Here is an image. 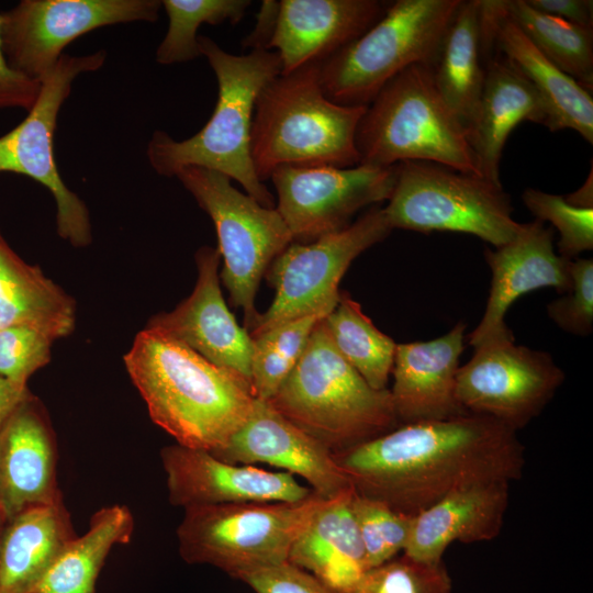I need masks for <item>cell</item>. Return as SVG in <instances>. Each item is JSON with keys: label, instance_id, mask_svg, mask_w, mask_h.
<instances>
[{"label": "cell", "instance_id": "obj_1", "mask_svg": "<svg viewBox=\"0 0 593 593\" xmlns=\"http://www.w3.org/2000/svg\"><path fill=\"white\" fill-rule=\"evenodd\" d=\"M333 456L356 493L412 516L471 484L518 480L525 465L517 432L472 413L401 424Z\"/></svg>", "mask_w": 593, "mask_h": 593}, {"label": "cell", "instance_id": "obj_2", "mask_svg": "<svg viewBox=\"0 0 593 593\" xmlns=\"http://www.w3.org/2000/svg\"><path fill=\"white\" fill-rule=\"evenodd\" d=\"M124 363L152 421L181 446L219 450L253 411L244 382L157 331H141Z\"/></svg>", "mask_w": 593, "mask_h": 593}, {"label": "cell", "instance_id": "obj_3", "mask_svg": "<svg viewBox=\"0 0 593 593\" xmlns=\"http://www.w3.org/2000/svg\"><path fill=\"white\" fill-rule=\"evenodd\" d=\"M198 42L217 81L214 111L206 124L187 139L176 141L165 131H155L146 147L148 163L155 172L166 177L186 167L219 171L237 181L261 205L275 208L273 195L255 171L250 134L259 92L282 72L280 57L269 49L233 55L204 35H199Z\"/></svg>", "mask_w": 593, "mask_h": 593}, {"label": "cell", "instance_id": "obj_4", "mask_svg": "<svg viewBox=\"0 0 593 593\" xmlns=\"http://www.w3.org/2000/svg\"><path fill=\"white\" fill-rule=\"evenodd\" d=\"M337 454L400 425L389 389L371 388L337 350L324 322L313 328L298 363L267 401Z\"/></svg>", "mask_w": 593, "mask_h": 593}, {"label": "cell", "instance_id": "obj_5", "mask_svg": "<svg viewBox=\"0 0 593 593\" xmlns=\"http://www.w3.org/2000/svg\"><path fill=\"white\" fill-rule=\"evenodd\" d=\"M320 64L281 74L259 92L250 134V153L264 182L280 166L359 165L356 131L367 107L327 99Z\"/></svg>", "mask_w": 593, "mask_h": 593}, {"label": "cell", "instance_id": "obj_6", "mask_svg": "<svg viewBox=\"0 0 593 593\" xmlns=\"http://www.w3.org/2000/svg\"><path fill=\"white\" fill-rule=\"evenodd\" d=\"M355 143L359 165L430 161L482 177L465 128L424 64L407 67L380 90L358 123Z\"/></svg>", "mask_w": 593, "mask_h": 593}, {"label": "cell", "instance_id": "obj_7", "mask_svg": "<svg viewBox=\"0 0 593 593\" xmlns=\"http://www.w3.org/2000/svg\"><path fill=\"white\" fill-rule=\"evenodd\" d=\"M461 0H396L359 37L320 64L327 99L368 107L396 75L428 65Z\"/></svg>", "mask_w": 593, "mask_h": 593}, {"label": "cell", "instance_id": "obj_8", "mask_svg": "<svg viewBox=\"0 0 593 593\" xmlns=\"http://www.w3.org/2000/svg\"><path fill=\"white\" fill-rule=\"evenodd\" d=\"M324 499L246 502L184 508L177 528L187 563L211 564L232 578L288 561L290 549Z\"/></svg>", "mask_w": 593, "mask_h": 593}, {"label": "cell", "instance_id": "obj_9", "mask_svg": "<svg viewBox=\"0 0 593 593\" xmlns=\"http://www.w3.org/2000/svg\"><path fill=\"white\" fill-rule=\"evenodd\" d=\"M388 201L383 212L392 230L460 232L500 247L521 226L502 186L430 161L395 164V183Z\"/></svg>", "mask_w": 593, "mask_h": 593}, {"label": "cell", "instance_id": "obj_10", "mask_svg": "<svg viewBox=\"0 0 593 593\" xmlns=\"http://www.w3.org/2000/svg\"><path fill=\"white\" fill-rule=\"evenodd\" d=\"M175 177L214 223L224 262L221 279L232 304L244 311L249 332L260 314L255 306L260 280L293 242L292 235L276 208H266L240 192L219 171L186 167Z\"/></svg>", "mask_w": 593, "mask_h": 593}, {"label": "cell", "instance_id": "obj_11", "mask_svg": "<svg viewBox=\"0 0 593 593\" xmlns=\"http://www.w3.org/2000/svg\"><path fill=\"white\" fill-rule=\"evenodd\" d=\"M391 231L383 208L372 205L339 232L307 244L292 242L265 273L276 294L249 335L306 315L326 317L338 303L339 282L353 260Z\"/></svg>", "mask_w": 593, "mask_h": 593}, {"label": "cell", "instance_id": "obj_12", "mask_svg": "<svg viewBox=\"0 0 593 593\" xmlns=\"http://www.w3.org/2000/svg\"><path fill=\"white\" fill-rule=\"evenodd\" d=\"M105 59L104 49L81 56L63 54L42 82L38 98L26 118L0 136V174L23 175L44 186L56 204L58 236L77 248L92 242L90 214L86 203L60 177L53 139L58 113L70 94L72 82L82 74L99 70Z\"/></svg>", "mask_w": 593, "mask_h": 593}, {"label": "cell", "instance_id": "obj_13", "mask_svg": "<svg viewBox=\"0 0 593 593\" xmlns=\"http://www.w3.org/2000/svg\"><path fill=\"white\" fill-rule=\"evenodd\" d=\"M459 367L456 399L467 412L517 432L536 418L564 381L550 354L515 345L513 334L477 345Z\"/></svg>", "mask_w": 593, "mask_h": 593}, {"label": "cell", "instance_id": "obj_14", "mask_svg": "<svg viewBox=\"0 0 593 593\" xmlns=\"http://www.w3.org/2000/svg\"><path fill=\"white\" fill-rule=\"evenodd\" d=\"M159 0H22L1 12V41L8 63L43 82L63 49L102 26L156 22Z\"/></svg>", "mask_w": 593, "mask_h": 593}, {"label": "cell", "instance_id": "obj_15", "mask_svg": "<svg viewBox=\"0 0 593 593\" xmlns=\"http://www.w3.org/2000/svg\"><path fill=\"white\" fill-rule=\"evenodd\" d=\"M269 179L277 192L276 210L293 242L307 244L346 228L362 208L389 200L395 165H287L275 169Z\"/></svg>", "mask_w": 593, "mask_h": 593}, {"label": "cell", "instance_id": "obj_16", "mask_svg": "<svg viewBox=\"0 0 593 593\" xmlns=\"http://www.w3.org/2000/svg\"><path fill=\"white\" fill-rule=\"evenodd\" d=\"M220 259L217 248L201 247L195 254L198 279L192 293L172 311L152 316L146 328L186 345L250 389L251 337L224 301Z\"/></svg>", "mask_w": 593, "mask_h": 593}, {"label": "cell", "instance_id": "obj_17", "mask_svg": "<svg viewBox=\"0 0 593 593\" xmlns=\"http://www.w3.org/2000/svg\"><path fill=\"white\" fill-rule=\"evenodd\" d=\"M169 502L183 508L246 502H298L312 495L294 475L226 462L179 444L160 450Z\"/></svg>", "mask_w": 593, "mask_h": 593}, {"label": "cell", "instance_id": "obj_18", "mask_svg": "<svg viewBox=\"0 0 593 593\" xmlns=\"http://www.w3.org/2000/svg\"><path fill=\"white\" fill-rule=\"evenodd\" d=\"M211 454L231 463H266L283 469L304 479L324 499L351 488L333 454L267 401L255 399L247 421L223 448Z\"/></svg>", "mask_w": 593, "mask_h": 593}, {"label": "cell", "instance_id": "obj_19", "mask_svg": "<svg viewBox=\"0 0 593 593\" xmlns=\"http://www.w3.org/2000/svg\"><path fill=\"white\" fill-rule=\"evenodd\" d=\"M494 248L484 251L492 279L484 314L469 335L473 347L489 338L512 334L504 317L523 294L548 287L564 293L571 287V260L555 251L552 230L544 222L521 223L512 240Z\"/></svg>", "mask_w": 593, "mask_h": 593}, {"label": "cell", "instance_id": "obj_20", "mask_svg": "<svg viewBox=\"0 0 593 593\" xmlns=\"http://www.w3.org/2000/svg\"><path fill=\"white\" fill-rule=\"evenodd\" d=\"M480 22L484 60L497 52L518 68L545 105V126L574 130L593 144L592 92L538 51L505 14L501 0H480Z\"/></svg>", "mask_w": 593, "mask_h": 593}, {"label": "cell", "instance_id": "obj_21", "mask_svg": "<svg viewBox=\"0 0 593 593\" xmlns=\"http://www.w3.org/2000/svg\"><path fill=\"white\" fill-rule=\"evenodd\" d=\"M269 49L275 48L281 74L322 64L359 37L385 12L378 0H282Z\"/></svg>", "mask_w": 593, "mask_h": 593}, {"label": "cell", "instance_id": "obj_22", "mask_svg": "<svg viewBox=\"0 0 593 593\" xmlns=\"http://www.w3.org/2000/svg\"><path fill=\"white\" fill-rule=\"evenodd\" d=\"M466 328L459 322L438 338L396 344L390 393L400 425L467 414L456 399Z\"/></svg>", "mask_w": 593, "mask_h": 593}, {"label": "cell", "instance_id": "obj_23", "mask_svg": "<svg viewBox=\"0 0 593 593\" xmlns=\"http://www.w3.org/2000/svg\"><path fill=\"white\" fill-rule=\"evenodd\" d=\"M56 460L51 426L32 395L0 428V511L7 521L61 499Z\"/></svg>", "mask_w": 593, "mask_h": 593}, {"label": "cell", "instance_id": "obj_24", "mask_svg": "<svg viewBox=\"0 0 593 593\" xmlns=\"http://www.w3.org/2000/svg\"><path fill=\"white\" fill-rule=\"evenodd\" d=\"M511 483L491 480L471 484L415 515L403 553L424 562L438 563L455 541L472 544L496 538L510 503Z\"/></svg>", "mask_w": 593, "mask_h": 593}, {"label": "cell", "instance_id": "obj_25", "mask_svg": "<svg viewBox=\"0 0 593 593\" xmlns=\"http://www.w3.org/2000/svg\"><path fill=\"white\" fill-rule=\"evenodd\" d=\"M523 121L545 125V105L534 87L504 55L485 63V79L467 138L480 175L502 186L500 164L505 142Z\"/></svg>", "mask_w": 593, "mask_h": 593}, {"label": "cell", "instance_id": "obj_26", "mask_svg": "<svg viewBox=\"0 0 593 593\" xmlns=\"http://www.w3.org/2000/svg\"><path fill=\"white\" fill-rule=\"evenodd\" d=\"M353 486L327 499L293 542L288 562L311 573L333 593H345L368 570L350 507Z\"/></svg>", "mask_w": 593, "mask_h": 593}, {"label": "cell", "instance_id": "obj_27", "mask_svg": "<svg viewBox=\"0 0 593 593\" xmlns=\"http://www.w3.org/2000/svg\"><path fill=\"white\" fill-rule=\"evenodd\" d=\"M75 537L61 499L7 521L0 548V593H33Z\"/></svg>", "mask_w": 593, "mask_h": 593}, {"label": "cell", "instance_id": "obj_28", "mask_svg": "<svg viewBox=\"0 0 593 593\" xmlns=\"http://www.w3.org/2000/svg\"><path fill=\"white\" fill-rule=\"evenodd\" d=\"M427 67L438 93L467 134L485 79L480 0L460 1Z\"/></svg>", "mask_w": 593, "mask_h": 593}, {"label": "cell", "instance_id": "obj_29", "mask_svg": "<svg viewBox=\"0 0 593 593\" xmlns=\"http://www.w3.org/2000/svg\"><path fill=\"white\" fill-rule=\"evenodd\" d=\"M75 301L0 236V328L27 326L56 340L72 333Z\"/></svg>", "mask_w": 593, "mask_h": 593}, {"label": "cell", "instance_id": "obj_30", "mask_svg": "<svg viewBox=\"0 0 593 593\" xmlns=\"http://www.w3.org/2000/svg\"><path fill=\"white\" fill-rule=\"evenodd\" d=\"M134 518L126 506L96 512L88 530L61 551L33 593H94L98 574L114 545L127 544Z\"/></svg>", "mask_w": 593, "mask_h": 593}, {"label": "cell", "instance_id": "obj_31", "mask_svg": "<svg viewBox=\"0 0 593 593\" xmlns=\"http://www.w3.org/2000/svg\"><path fill=\"white\" fill-rule=\"evenodd\" d=\"M505 14L553 65L593 89V27L547 15L526 0H501Z\"/></svg>", "mask_w": 593, "mask_h": 593}, {"label": "cell", "instance_id": "obj_32", "mask_svg": "<svg viewBox=\"0 0 593 593\" xmlns=\"http://www.w3.org/2000/svg\"><path fill=\"white\" fill-rule=\"evenodd\" d=\"M324 322L337 350L366 382L376 390L387 389L395 342L373 325L347 292L340 291L337 305Z\"/></svg>", "mask_w": 593, "mask_h": 593}, {"label": "cell", "instance_id": "obj_33", "mask_svg": "<svg viewBox=\"0 0 593 593\" xmlns=\"http://www.w3.org/2000/svg\"><path fill=\"white\" fill-rule=\"evenodd\" d=\"M312 314L278 324L251 337V394L268 401L301 358L316 323Z\"/></svg>", "mask_w": 593, "mask_h": 593}, {"label": "cell", "instance_id": "obj_34", "mask_svg": "<svg viewBox=\"0 0 593 593\" xmlns=\"http://www.w3.org/2000/svg\"><path fill=\"white\" fill-rule=\"evenodd\" d=\"M250 3L249 0H163L161 8L169 24L157 47L156 61L172 65L202 56L197 35L200 25L225 21L235 25L245 16Z\"/></svg>", "mask_w": 593, "mask_h": 593}, {"label": "cell", "instance_id": "obj_35", "mask_svg": "<svg viewBox=\"0 0 593 593\" xmlns=\"http://www.w3.org/2000/svg\"><path fill=\"white\" fill-rule=\"evenodd\" d=\"M350 507L363 545L368 569L403 552L414 523V516L353 491Z\"/></svg>", "mask_w": 593, "mask_h": 593}, {"label": "cell", "instance_id": "obj_36", "mask_svg": "<svg viewBox=\"0 0 593 593\" xmlns=\"http://www.w3.org/2000/svg\"><path fill=\"white\" fill-rule=\"evenodd\" d=\"M444 562L429 563L406 555L368 569L345 593H451Z\"/></svg>", "mask_w": 593, "mask_h": 593}, {"label": "cell", "instance_id": "obj_37", "mask_svg": "<svg viewBox=\"0 0 593 593\" xmlns=\"http://www.w3.org/2000/svg\"><path fill=\"white\" fill-rule=\"evenodd\" d=\"M522 200L536 220L550 222L557 228L561 257L572 260L593 249V209L573 206L563 197L533 188L525 189Z\"/></svg>", "mask_w": 593, "mask_h": 593}, {"label": "cell", "instance_id": "obj_38", "mask_svg": "<svg viewBox=\"0 0 593 593\" xmlns=\"http://www.w3.org/2000/svg\"><path fill=\"white\" fill-rule=\"evenodd\" d=\"M571 287L547 305L549 317L564 332L588 336L593 331V260L570 261Z\"/></svg>", "mask_w": 593, "mask_h": 593}, {"label": "cell", "instance_id": "obj_39", "mask_svg": "<svg viewBox=\"0 0 593 593\" xmlns=\"http://www.w3.org/2000/svg\"><path fill=\"white\" fill-rule=\"evenodd\" d=\"M53 342L27 326L0 328V374L26 384L36 370L49 362Z\"/></svg>", "mask_w": 593, "mask_h": 593}, {"label": "cell", "instance_id": "obj_40", "mask_svg": "<svg viewBox=\"0 0 593 593\" xmlns=\"http://www.w3.org/2000/svg\"><path fill=\"white\" fill-rule=\"evenodd\" d=\"M235 579L256 593H333L311 573L288 561L246 571Z\"/></svg>", "mask_w": 593, "mask_h": 593}, {"label": "cell", "instance_id": "obj_41", "mask_svg": "<svg viewBox=\"0 0 593 593\" xmlns=\"http://www.w3.org/2000/svg\"><path fill=\"white\" fill-rule=\"evenodd\" d=\"M0 12V110L23 109L29 112L35 104L42 83L18 71L8 63L1 41Z\"/></svg>", "mask_w": 593, "mask_h": 593}, {"label": "cell", "instance_id": "obj_42", "mask_svg": "<svg viewBox=\"0 0 593 593\" xmlns=\"http://www.w3.org/2000/svg\"><path fill=\"white\" fill-rule=\"evenodd\" d=\"M533 9L569 23L593 27L592 0H526Z\"/></svg>", "mask_w": 593, "mask_h": 593}, {"label": "cell", "instance_id": "obj_43", "mask_svg": "<svg viewBox=\"0 0 593 593\" xmlns=\"http://www.w3.org/2000/svg\"><path fill=\"white\" fill-rule=\"evenodd\" d=\"M279 7V1L265 0L261 2L257 13L256 24L248 36L243 41L244 47H250V51L269 49V44L277 23Z\"/></svg>", "mask_w": 593, "mask_h": 593}, {"label": "cell", "instance_id": "obj_44", "mask_svg": "<svg viewBox=\"0 0 593 593\" xmlns=\"http://www.w3.org/2000/svg\"><path fill=\"white\" fill-rule=\"evenodd\" d=\"M30 396L32 394L26 384L12 381L0 374V428Z\"/></svg>", "mask_w": 593, "mask_h": 593}, {"label": "cell", "instance_id": "obj_45", "mask_svg": "<svg viewBox=\"0 0 593 593\" xmlns=\"http://www.w3.org/2000/svg\"><path fill=\"white\" fill-rule=\"evenodd\" d=\"M593 170L591 168L590 174L585 182L574 192L564 197V200L577 208L593 209Z\"/></svg>", "mask_w": 593, "mask_h": 593}, {"label": "cell", "instance_id": "obj_46", "mask_svg": "<svg viewBox=\"0 0 593 593\" xmlns=\"http://www.w3.org/2000/svg\"><path fill=\"white\" fill-rule=\"evenodd\" d=\"M5 524H7V519L4 515L2 514V512L0 511V548H1V539H2V534L5 527Z\"/></svg>", "mask_w": 593, "mask_h": 593}, {"label": "cell", "instance_id": "obj_47", "mask_svg": "<svg viewBox=\"0 0 593 593\" xmlns=\"http://www.w3.org/2000/svg\"><path fill=\"white\" fill-rule=\"evenodd\" d=\"M1 235H2V234H1V232H0V236H1Z\"/></svg>", "mask_w": 593, "mask_h": 593}]
</instances>
